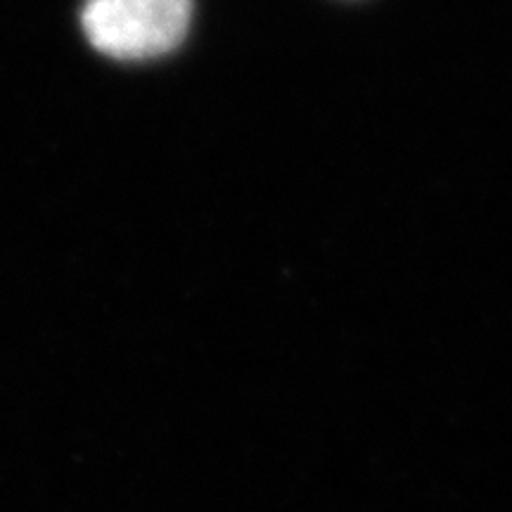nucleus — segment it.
<instances>
[{
  "label": "nucleus",
  "instance_id": "1",
  "mask_svg": "<svg viewBox=\"0 0 512 512\" xmlns=\"http://www.w3.org/2000/svg\"><path fill=\"white\" fill-rule=\"evenodd\" d=\"M190 15L192 0H86L81 27L102 55L150 60L183 41Z\"/></svg>",
  "mask_w": 512,
  "mask_h": 512
}]
</instances>
